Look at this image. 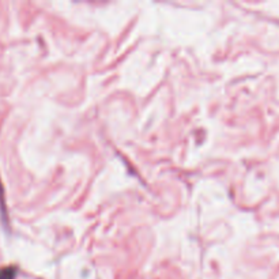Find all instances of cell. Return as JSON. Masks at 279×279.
Listing matches in <instances>:
<instances>
[{
    "mask_svg": "<svg viewBox=\"0 0 279 279\" xmlns=\"http://www.w3.org/2000/svg\"><path fill=\"white\" fill-rule=\"evenodd\" d=\"M16 269L14 266L3 267L0 269V279H15Z\"/></svg>",
    "mask_w": 279,
    "mask_h": 279,
    "instance_id": "cell-1",
    "label": "cell"
}]
</instances>
